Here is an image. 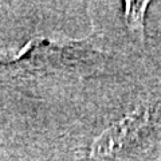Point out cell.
I'll use <instances>...</instances> for the list:
<instances>
[{
	"mask_svg": "<svg viewBox=\"0 0 161 161\" xmlns=\"http://www.w3.org/2000/svg\"><path fill=\"white\" fill-rule=\"evenodd\" d=\"M148 6L149 2L144 0V2H126V7H125L128 27L138 38L140 43L142 46L145 42L144 20H145V11H147Z\"/></svg>",
	"mask_w": 161,
	"mask_h": 161,
	"instance_id": "cell-3",
	"label": "cell"
},
{
	"mask_svg": "<svg viewBox=\"0 0 161 161\" xmlns=\"http://www.w3.org/2000/svg\"><path fill=\"white\" fill-rule=\"evenodd\" d=\"M150 109L138 108L117 124L110 126L93 142L92 157L110 156L138 137L140 132L149 125Z\"/></svg>",
	"mask_w": 161,
	"mask_h": 161,
	"instance_id": "cell-2",
	"label": "cell"
},
{
	"mask_svg": "<svg viewBox=\"0 0 161 161\" xmlns=\"http://www.w3.org/2000/svg\"><path fill=\"white\" fill-rule=\"evenodd\" d=\"M74 47H60L47 40H32L16 57L0 55V86H22L54 64L73 59Z\"/></svg>",
	"mask_w": 161,
	"mask_h": 161,
	"instance_id": "cell-1",
	"label": "cell"
}]
</instances>
